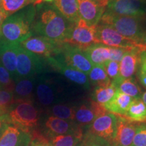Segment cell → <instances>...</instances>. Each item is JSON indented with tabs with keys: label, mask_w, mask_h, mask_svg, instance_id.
Segmentation results:
<instances>
[{
	"label": "cell",
	"mask_w": 146,
	"mask_h": 146,
	"mask_svg": "<svg viewBox=\"0 0 146 146\" xmlns=\"http://www.w3.org/2000/svg\"><path fill=\"white\" fill-rule=\"evenodd\" d=\"M72 24L63 17L52 4L39 5L36 9L32 31L56 43H64Z\"/></svg>",
	"instance_id": "obj_1"
},
{
	"label": "cell",
	"mask_w": 146,
	"mask_h": 146,
	"mask_svg": "<svg viewBox=\"0 0 146 146\" xmlns=\"http://www.w3.org/2000/svg\"><path fill=\"white\" fill-rule=\"evenodd\" d=\"M36 9L31 5L9 16L1 29L0 40L12 44H20L32 36V26Z\"/></svg>",
	"instance_id": "obj_2"
},
{
	"label": "cell",
	"mask_w": 146,
	"mask_h": 146,
	"mask_svg": "<svg viewBox=\"0 0 146 146\" xmlns=\"http://www.w3.org/2000/svg\"><path fill=\"white\" fill-rule=\"evenodd\" d=\"M99 23L112 27L120 35L139 43H141L146 32V17L114 15L105 12Z\"/></svg>",
	"instance_id": "obj_3"
},
{
	"label": "cell",
	"mask_w": 146,
	"mask_h": 146,
	"mask_svg": "<svg viewBox=\"0 0 146 146\" xmlns=\"http://www.w3.org/2000/svg\"><path fill=\"white\" fill-rule=\"evenodd\" d=\"M8 116L11 125L30 134L39 127L40 112L33 100L15 102Z\"/></svg>",
	"instance_id": "obj_4"
},
{
	"label": "cell",
	"mask_w": 146,
	"mask_h": 146,
	"mask_svg": "<svg viewBox=\"0 0 146 146\" xmlns=\"http://www.w3.org/2000/svg\"><path fill=\"white\" fill-rule=\"evenodd\" d=\"M96 36L98 43H101L110 47L125 49L127 51L146 50L145 45L128 39L120 35L112 27L107 25L98 23L96 25Z\"/></svg>",
	"instance_id": "obj_5"
},
{
	"label": "cell",
	"mask_w": 146,
	"mask_h": 146,
	"mask_svg": "<svg viewBox=\"0 0 146 146\" xmlns=\"http://www.w3.org/2000/svg\"><path fill=\"white\" fill-rule=\"evenodd\" d=\"M44 67V58L29 52L18 45L16 61V79L35 77L36 74L42 72Z\"/></svg>",
	"instance_id": "obj_6"
},
{
	"label": "cell",
	"mask_w": 146,
	"mask_h": 146,
	"mask_svg": "<svg viewBox=\"0 0 146 146\" xmlns=\"http://www.w3.org/2000/svg\"><path fill=\"white\" fill-rule=\"evenodd\" d=\"M96 26H89L80 18L75 23H72L68 36L64 43L74 45L82 50L90 45L98 43L96 36Z\"/></svg>",
	"instance_id": "obj_7"
},
{
	"label": "cell",
	"mask_w": 146,
	"mask_h": 146,
	"mask_svg": "<svg viewBox=\"0 0 146 146\" xmlns=\"http://www.w3.org/2000/svg\"><path fill=\"white\" fill-rule=\"evenodd\" d=\"M63 43H56L42 36H31L20 43V46L43 58L54 57L59 54Z\"/></svg>",
	"instance_id": "obj_8"
},
{
	"label": "cell",
	"mask_w": 146,
	"mask_h": 146,
	"mask_svg": "<svg viewBox=\"0 0 146 146\" xmlns=\"http://www.w3.org/2000/svg\"><path fill=\"white\" fill-rule=\"evenodd\" d=\"M60 58L66 64L71 68L76 69L85 74H88L92 68L93 65L85 53L79 47L63 43L59 54Z\"/></svg>",
	"instance_id": "obj_9"
},
{
	"label": "cell",
	"mask_w": 146,
	"mask_h": 146,
	"mask_svg": "<svg viewBox=\"0 0 146 146\" xmlns=\"http://www.w3.org/2000/svg\"><path fill=\"white\" fill-rule=\"evenodd\" d=\"M117 127V116L106 112L98 117L87 127L86 132L106 140L111 143Z\"/></svg>",
	"instance_id": "obj_10"
},
{
	"label": "cell",
	"mask_w": 146,
	"mask_h": 146,
	"mask_svg": "<svg viewBox=\"0 0 146 146\" xmlns=\"http://www.w3.org/2000/svg\"><path fill=\"white\" fill-rule=\"evenodd\" d=\"M106 12L114 15L146 17V0H109Z\"/></svg>",
	"instance_id": "obj_11"
},
{
	"label": "cell",
	"mask_w": 146,
	"mask_h": 146,
	"mask_svg": "<svg viewBox=\"0 0 146 146\" xmlns=\"http://www.w3.org/2000/svg\"><path fill=\"white\" fill-rule=\"evenodd\" d=\"M78 14L89 26H96L104 14L109 0H77Z\"/></svg>",
	"instance_id": "obj_12"
},
{
	"label": "cell",
	"mask_w": 146,
	"mask_h": 146,
	"mask_svg": "<svg viewBox=\"0 0 146 146\" xmlns=\"http://www.w3.org/2000/svg\"><path fill=\"white\" fill-rule=\"evenodd\" d=\"M46 61L52 68L60 72L69 81L81 87L83 89H89L90 88L91 85L87 74L68 66L59 56L57 55L54 57L47 58Z\"/></svg>",
	"instance_id": "obj_13"
},
{
	"label": "cell",
	"mask_w": 146,
	"mask_h": 146,
	"mask_svg": "<svg viewBox=\"0 0 146 146\" xmlns=\"http://www.w3.org/2000/svg\"><path fill=\"white\" fill-rule=\"evenodd\" d=\"M106 112L103 106L91 100L75 106L74 121L81 127H88L97 118Z\"/></svg>",
	"instance_id": "obj_14"
},
{
	"label": "cell",
	"mask_w": 146,
	"mask_h": 146,
	"mask_svg": "<svg viewBox=\"0 0 146 146\" xmlns=\"http://www.w3.org/2000/svg\"><path fill=\"white\" fill-rule=\"evenodd\" d=\"M83 127L78 125L74 121L61 119L49 115L43 124V134L50 139L52 137L67 135L75 133Z\"/></svg>",
	"instance_id": "obj_15"
},
{
	"label": "cell",
	"mask_w": 146,
	"mask_h": 146,
	"mask_svg": "<svg viewBox=\"0 0 146 146\" xmlns=\"http://www.w3.org/2000/svg\"><path fill=\"white\" fill-rule=\"evenodd\" d=\"M117 116V127L113 138L112 146H131L135 136L137 127L139 123L129 120L124 116Z\"/></svg>",
	"instance_id": "obj_16"
},
{
	"label": "cell",
	"mask_w": 146,
	"mask_h": 146,
	"mask_svg": "<svg viewBox=\"0 0 146 146\" xmlns=\"http://www.w3.org/2000/svg\"><path fill=\"white\" fill-rule=\"evenodd\" d=\"M31 135L26 131L8 124L0 135V146H29Z\"/></svg>",
	"instance_id": "obj_17"
},
{
	"label": "cell",
	"mask_w": 146,
	"mask_h": 146,
	"mask_svg": "<svg viewBox=\"0 0 146 146\" xmlns=\"http://www.w3.org/2000/svg\"><path fill=\"white\" fill-rule=\"evenodd\" d=\"M19 44H12L0 40V63L8 71L14 81L16 79L17 48Z\"/></svg>",
	"instance_id": "obj_18"
},
{
	"label": "cell",
	"mask_w": 146,
	"mask_h": 146,
	"mask_svg": "<svg viewBox=\"0 0 146 146\" xmlns=\"http://www.w3.org/2000/svg\"><path fill=\"white\" fill-rule=\"evenodd\" d=\"M36 98L42 107L50 108L55 104L57 98V91L49 80L41 78L36 85Z\"/></svg>",
	"instance_id": "obj_19"
},
{
	"label": "cell",
	"mask_w": 146,
	"mask_h": 146,
	"mask_svg": "<svg viewBox=\"0 0 146 146\" xmlns=\"http://www.w3.org/2000/svg\"><path fill=\"white\" fill-rule=\"evenodd\" d=\"M142 52L139 50L128 51L124 54L119 64L120 77L123 79L134 77L137 71L139 55Z\"/></svg>",
	"instance_id": "obj_20"
},
{
	"label": "cell",
	"mask_w": 146,
	"mask_h": 146,
	"mask_svg": "<svg viewBox=\"0 0 146 146\" xmlns=\"http://www.w3.org/2000/svg\"><path fill=\"white\" fill-rule=\"evenodd\" d=\"M14 103L21 101H33L35 87L36 86L35 77L21 78L14 81Z\"/></svg>",
	"instance_id": "obj_21"
},
{
	"label": "cell",
	"mask_w": 146,
	"mask_h": 146,
	"mask_svg": "<svg viewBox=\"0 0 146 146\" xmlns=\"http://www.w3.org/2000/svg\"><path fill=\"white\" fill-rule=\"evenodd\" d=\"M134 100L132 97L116 90V94L109 102L104 106L108 112L116 115L125 116L129 106Z\"/></svg>",
	"instance_id": "obj_22"
},
{
	"label": "cell",
	"mask_w": 146,
	"mask_h": 146,
	"mask_svg": "<svg viewBox=\"0 0 146 146\" xmlns=\"http://www.w3.org/2000/svg\"><path fill=\"white\" fill-rule=\"evenodd\" d=\"M110 49L101 43H95L83 52L93 66L103 65L108 60H110Z\"/></svg>",
	"instance_id": "obj_23"
},
{
	"label": "cell",
	"mask_w": 146,
	"mask_h": 146,
	"mask_svg": "<svg viewBox=\"0 0 146 146\" xmlns=\"http://www.w3.org/2000/svg\"><path fill=\"white\" fill-rule=\"evenodd\" d=\"M52 5L70 23L80 19L77 0H54Z\"/></svg>",
	"instance_id": "obj_24"
},
{
	"label": "cell",
	"mask_w": 146,
	"mask_h": 146,
	"mask_svg": "<svg viewBox=\"0 0 146 146\" xmlns=\"http://www.w3.org/2000/svg\"><path fill=\"white\" fill-rule=\"evenodd\" d=\"M112 83L116 87V89L126 95L132 97L133 98H141L143 93L139 85L134 77L123 79L119 77Z\"/></svg>",
	"instance_id": "obj_25"
},
{
	"label": "cell",
	"mask_w": 146,
	"mask_h": 146,
	"mask_svg": "<svg viewBox=\"0 0 146 146\" xmlns=\"http://www.w3.org/2000/svg\"><path fill=\"white\" fill-rule=\"evenodd\" d=\"M124 116L135 123L146 122V106L141 98L133 100L127 114Z\"/></svg>",
	"instance_id": "obj_26"
},
{
	"label": "cell",
	"mask_w": 146,
	"mask_h": 146,
	"mask_svg": "<svg viewBox=\"0 0 146 146\" xmlns=\"http://www.w3.org/2000/svg\"><path fill=\"white\" fill-rule=\"evenodd\" d=\"M83 129L75 133L61 135L49 139L52 146H75L83 139Z\"/></svg>",
	"instance_id": "obj_27"
},
{
	"label": "cell",
	"mask_w": 146,
	"mask_h": 146,
	"mask_svg": "<svg viewBox=\"0 0 146 146\" xmlns=\"http://www.w3.org/2000/svg\"><path fill=\"white\" fill-rule=\"evenodd\" d=\"M90 85L95 87H106L112 83V81L107 75L103 65L93 66L92 68L87 74Z\"/></svg>",
	"instance_id": "obj_28"
},
{
	"label": "cell",
	"mask_w": 146,
	"mask_h": 146,
	"mask_svg": "<svg viewBox=\"0 0 146 146\" xmlns=\"http://www.w3.org/2000/svg\"><path fill=\"white\" fill-rule=\"evenodd\" d=\"M47 112L50 116L63 120L74 121L75 106L66 104H55L47 108Z\"/></svg>",
	"instance_id": "obj_29"
},
{
	"label": "cell",
	"mask_w": 146,
	"mask_h": 146,
	"mask_svg": "<svg viewBox=\"0 0 146 146\" xmlns=\"http://www.w3.org/2000/svg\"><path fill=\"white\" fill-rule=\"evenodd\" d=\"M116 90V87L112 83L106 87H97L91 95V98L93 101L104 106L112 99Z\"/></svg>",
	"instance_id": "obj_30"
},
{
	"label": "cell",
	"mask_w": 146,
	"mask_h": 146,
	"mask_svg": "<svg viewBox=\"0 0 146 146\" xmlns=\"http://www.w3.org/2000/svg\"><path fill=\"white\" fill-rule=\"evenodd\" d=\"M31 3H33V0H2L1 10L9 17L26 8Z\"/></svg>",
	"instance_id": "obj_31"
},
{
	"label": "cell",
	"mask_w": 146,
	"mask_h": 146,
	"mask_svg": "<svg viewBox=\"0 0 146 146\" xmlns=\"http://www.w3.org/2000/svg\"><path fill=\"white\" fill-rule=\"evenodd\" d=\"M14 104L13 92L0 89V112L3 115L8 114Z\"/></svg>",
	"instance_id": "obj_32"
},
{
	"label": "cell",
	"mask_w": 146,
	"mask_h": 146,
	"mask_svg": "<svg viewBox=\"0 0 146 146\" xmlns=\"http://www.w3.org/2000/svg\"><path fill=\"white\" fill-rule=\"evenodd\" d=\"M15 82L8 70L0 63V86L4 90L13 92Z\"/></svg>",
	"instance_id": "obj_33"
},
{
	"label": "cell",
	"mask_w": 146,
	"mask_h": 146,
	"mask_svg": "<svg viewBox=\"0 0 146 146\" xmlns=\"http://www.w3.org/2000/svg\"><path fill=\"white\" fill-rule=\"evenodd\" d=\"M131 146H146V123H139Z\"/></svg>",
	"instance_id": "obj_34"
},
{
	"label": "cell",
	"mask_w": 146,
	"mask_h": 146,
	"mask_svg": "<svg viewBox=\"0 0 146 146\" xmlns=\"http://www.w3.org/2000/svg\"><path fill=\"white\" fill-rule=\"evenodd\" d=\"M137 72L140 84L146 89V50L140 53L139 62Z\"/></svg>",
	"instance_id": "obj_35"
},
{
	"label": "cell",
	"mask_w": 146,
	"mask_h": 146,
	"mask_svg": "<svg viewBox=\"0 0 146 146\" xmlns=\"http://www.w3.org/2000/svg\"><path fill=\"white\" fill-rule=\"evenodd\" d=\"M105 70L111 81H114L120 77L119 63L112 60H108L104 64Z\"/></svg>",
	"instance_id": "obj_36"
},
{
	"label": "cell",
	"mask_w": 146,
	"mask_h": 146,
	"mask_svg": "<svg viewBox=\"0 0 146 146\" xmlns=\"http://www.w3.org/2000/svg\"><path fill=\"white\" fill-rule=\"evenodd\" d=\"M83 141L85 146H112L106 140L87 132L84 134Z\"/></svg>",
	"instance_id": "obj_37"
},
{
	"label": "cell",
	"mask_w": 146,
	"mask_h": 146,
	"mask_svg": "<svg viewBox=\"0 0 146 146\" xmlns=\"http://www.w3.org/2000/svg\"><path fill=\"white\" fill-rule=\"evenodd\" d=\"M31 141L29 146H52L50 140L37 129L31 133Z\"/></svg>",
	"instance_id": "obj_38"
},
{
	"label": "cell",
	"mask_w": 146,
	"mask_h": 146,
	"mask_svg": "<svg viewBox=\"0 0 146 146\" xmlns=\"http://www.w3.org/2000/svg\"><path fill=\"white\" fill-rule=\"evenodd\" d=\"M128 52L125 49L121 48H115V47H111L110 49V60L117 62L119 63L120 60L123 58L124 54Z\"/></svg>",
	"instance_id": "obj_39"
},
{
	"label": "cell",
	"mask_w": 146,
	"mask_h": 146,
	"mask_svg": "<svg viewBox=\"0 0 146 146\" xmlns=\"http://www.w3.org/2000/svg\"><path fill=\"white\" fill-rule=\"evenodd\" d=\"M8 124L10 123V121H9L8 114L0 116V135H1L5 127H6Z\"/></svg>",
	"instance_id": "obj_40"
},
{
	"label": "cell",
	"mask_w": 146,
	"mask_h": 146,
	"mask_svg": "<svg viewBox=\"0 0 146 146\" xmlns=\"http://www.w3.org/2000/svg\"><path fill=\"white\" fill-rule=\"evenodd\" d=\"M8 18V16H6L4 12L2 10H0V36H1V26H2L3 22L5 21V19Z\"/></svg>",
	"instance_id": "obj_41"
},
{
	"label": "cell",
	"mask_w": 146,
	"mask_h": 146,
	"mask_svg": "<svg viewBox=\"0 0 146 146\" xmlns=\"http://www.w3.org/2000/svg\"><path fill=\"white\" fill-rule=\"evenodd\" d=\"M141 99L142 100V101H143L144 104H145L146 106V91H145V92L142 94L141 96Z\"/></svg>",
	"instance_id": "obj_42"
},
{
	"label": "cell",
	"mask_w": 146,
	"mask_h": 146,
	"mask_svg": "<svg viewBox=\"0 0 146 146\" xmlns=\"http://www.w3.org/2000/svg\"><path fill=\"white\" fill-rule=\"evenodd\" d=\"M41 4V0H33V5L35 6L36 5Z\"/></svg>",
	"instance_id": "obj_43"
},
{
	"label": "cell",
	"mask_w": 146,
	"mask_h": 146,
	"mask_svg": "<svg viewBox=\"0 0 146 146\" xmlns=\"http://www.w3.org/2000/svg\"><path fill=\"white\" fill-rule=\"evenodd\" d=\"M141 43L142 44L145 45L146 46V32L145 33V34L143 35V37H142V39H141Z\"/></svg>",
	"instance_id": "obj_44"
},
{
	"label": "cell",
	"mask_w": 146,
	"mask_h": 146,
	"mask_svg": "<svg viewBox=\"0 0 146 146\" xmlns=\"http://www.w3.org/2000/svg\"><path fill=\"white\" fill-rule=\"evenodd\" d=\"M54 0H41V3H53Z\"/></svg>",
	"instance_id": "obj_45"
},
{
	"label": "cell",
	"mask_w": 146,
	"mask_h": 146,
	"mask_svg": "<svg viewBox=\"0 0 146 146\" xmlns=\"http://www.w3.org/2000/svg\"><path fill=\"white\" fill-rule=\"evenodd\" d=\"M75 146H85V145H84V142H83V140H82V141L80 142V143H78V144H76Z\"/></svg>",
	"instance_id": "obj_46"
},
{
	"label": "cell",
	"mask_w": 146,
	"mask_h": 146,
	"mask_svg": "<svg viewBox=\"0 0 146 146\" xmlns=\"http://www.w3.org/2000/svg\"><path fill=\"white\" fill-rule=\"evenodd\" d=\"M1 3H2V0H0V10L1 9Z\"/></svg>",
	"instance_id": "obj_47"
},
{
	"label": "cell",
	"mask_w": 146,
	"mask_h": 146,
	"mask_svg": "<svg viewBox=\"0 0 146 146\" xmlns=\"http://www.w3.org/2000/svg\"><path fill=\"white\" fill-rule=\"evenodd\" d=\"M0 89H1V86H0Z\"/></svg>",
	"instance_id": "obj_48"
}]
</instances>
